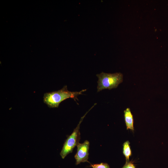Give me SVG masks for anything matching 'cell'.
Instances as JSON below:
<instances>
[{
    "instance_id": "1",
    "label": "cell",
    "mask_w": 168,
    "mask_h": 168,
    "mask_svg": "<svg viewBox=\"0 0 168 168\" xmlns=\"http://www.w3.org/2000/svg\"><path fill=\"white\" fill-rule=\"evenodd\" d=\"M86 89L82 90L79 91H68L66 86L57 91L46 93L44 94L43 101L48 107L50 108L58 107L60 103L64 100L69 98H72L75 101L78 100L77 96L82 94Z\"/></svg>"
},
{
    "instance_id": "7",
    "label": "cell",
    "mask_w": 168,
    "mask_h": 168,
    "mask_svg": "<svg viewBox=\"0 0 168 168\" xmlns=\"http://www.w3.org/2000/svg\"><path fill=\"white\" fill-rule=\"evenodd\" d=\"M90 166L92 168H110L108 164L104 163L91 164Z\"/></svg>"
},
{
    "instance_id": "5",
    "label": "cell",
    "mask_w": 168,
    "mask_h": 168,
    "mask_svg": "<svg viewBox=\"0 0 168 168\" xmlns=\"http://www.w3.org/2000/svg\"><path fill=\"white\" fill-rule=\"evenodd\" d=\"M124 118L127 129L134 130L133 115L129 108H127L124 111Z\"/></svg>"
},
{
    "instance_id": "4",
    "label": "cell",
    "mask_w": 168,
    "mask_h": 168,
    "mask_svg": "<svg viewBox=\"0 0 168 168\" xmlns=\"http://www.w3.org/2000/svg\"><path fill=\"white\" fill-rule=\"evenodd\" d=\"M89 145V142L87 140L77 145V151L74 156L76 165L81 162H88Z\"/></svg>"
},
{
    "instance_id": "3",
    "label": "cell",
    "mask_w": 168,
    "mask_h": 168,
    "mask_svg": "<svg viewBox=\"0 0 168 168\" xmlns=\"http://www.w3.org/2000/svg\"><path fill=\"white\" fill-rule=\"evenodd\" d=\"M95 105L93 106L89 111L81 118L77 127L74 129L72 133L66 140L60 154L62 158L64 159L68 154L72 152L74 148L79 143L80 137L79 131L80 124L87 113Z\"/></svg>"
},
{
    "instance_id": "2",
    "label": "cell",
    "mask_w": 168,
    "mask_h": 168,
    "mask_svg": "<svg viewBox=\"0 0 168 168\" xmlns=\"http://www.w3.org/2000/svg\"><path fill=\"white\" fill-rule=\"evenodd\" d=\"M98 78L97 92L105 89L117 88L123 81V75L121 73H107L102 72L96 75Z\"/></svg>"
},
{
    "instance_id": "8",
    "label": "cell",
    "mask_w": 168,
    "mask_h": 168,
    "mask_svg": "<svg viewBox=\"0 0 168 168\" xmlns=\"http://www.w3.org/2000/svg\"><path fill=\"white\" fill-rule=\"evenodd\" d=\"M122 168H135L134 164L131 161H126L125 164Z\"/></svg>"
},
{
    "instance_id": "6",
    "label": "cell",
    "mask_w": 168,
    "mask_h": 168,
    "mask_svg": "<svg viewBox=\"0 0 168 168\" xmlns=\"http://www.w3.org/2000/svg\"><path fill=\"white\" fill-rule=\"evenodd\" d=\"M123 153L124 156L126 161H129L130 156L132 155L131 150L129 141L125 142L123 144Z\"/></svg>"
}]
</instances>
